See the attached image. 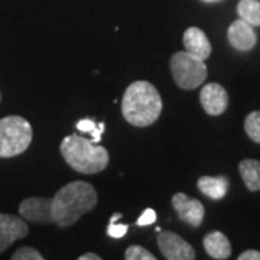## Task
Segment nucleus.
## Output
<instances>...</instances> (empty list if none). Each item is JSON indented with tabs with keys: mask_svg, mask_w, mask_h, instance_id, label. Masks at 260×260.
<instances>
[{
	"mask_svg": "<svg viewBox=\"0 0 260 260\" xmlns=\"http://www.w3.org/2000/svg\"><path fill=\"white\" fill-rule=\"evenodd\" d=\"M198 189L213 200H221L229 191V179L225 177H201L198 179Z\"/></svg>",
	"mask_w": 260,
	"mask_h": 260,
	"instance_id": "nucleus-14",
	"label": "nucleus"
},
{
	"mask_svg": "<svg viewBox=\"0 0 260 260\" xmlns=\"http://www.w3.org/2000/svg\"><path fill=\"white\" fill-rule=\"evenodd\" d=\"M59 150L70 167L77 172L87 175L104 171L110 159L107 149L78 135L67 136L61 142Z\"/></svg>",
	"mask_w": 260,
	"mask_h": 260,
	"instance_id": "nucleus-3",
	"label": "nucleus"
},
{
	"mask_svg": "<svg viewBox=\"0 0 260 260\" xmlns=\"http://www.w3.org/2000/svg\"><path fill=\"white\" fill-rule=\"evenodd\" d=\"M239 260H260V251L257 250H246L237 257Z\"/></svg>",
	"mask_w": 260,
	"mask_h": 260,
	"instance_id": "nucleus-23",
	"label": "nucleus"
},
{
	"mask_svg": "<svg viewBox=\"0 0 260 260\" xmlns=\"http://www.w3.org/2000/svg\"><path fill=\"white\" fill-rule=\"evenodd\" d=\"M205 251L217 260L229 259L232 254V244L221 232H211L204 237Z\"/></svg>",
	"mask_w": 260,
	"mask_h": 260,
	"instance_id": "nucleus-13",
	"label": "nucleus"
},
{
	"mask_svg": "<svg viewBox=\"0 0 260 260\" xmlns=\"http://www.w3.org/2000/svg\"><path fill=\"white\" fill-rule=\"evenodd\" d=\"M129 230V225L127 224H119L117 221L116 223H110L109 227H107V234L113 237V239H121L123 236H126V233Z\"/></svg>",
	"mask_w": 260,
	"mask_h": 260,
	"instance_id": "nucleus-20",
	"label": "nucleus"
},
{
	"mask_svg": "<svg viewBox=\"0 0 260 260\" xmlns=\"http://www.w3.org/2000/svg\"><path fill=\"white\" fill-rule=\"evenodd\" d=\"M104 132V123H99L97 127L91 132V136H93L94 143H99L102 140V133Z\"/></svg>",
	"mask_w": 260,
	"mask_h": 260,
	"instance_id": "nucleus-24",
	"label": "nucleus"
},
{
	"mask_svg": "<svg viewBox=\"0 0 260 260\" xmlns=\"http://www.w3.org/2000/svg\"><path fill=\"white\" fill-rule=\"evenodd\" d=\"M184 47L186 52H189L191 55L197 56L200 59L205 61L208 56L211 55V44L208 41V38L200 28H188L184 34Z\"/></svg>",
	"mask_w": 260,
	"mask_h": 260,
	"instance_id": "nucleus-12",
	"label": "nucleus"
},
{
	"mask_svg": "<svg viewBox=\"0 0 260 260\" xmlns=\"http://www.w3.org/2000/svg\"><path fill=\"white\" fill-rule=\"evenodd\" d=\"M158 247L168 260H194L195 250L181 236L172 232H159Z\"/></svg>",
	"mask_w": 260,
	"mask_h": 260,
	"instance_id": "nucleus-6",
	"label": "nucleus"
},
{
	"mask_svg": "<svg viewBox=\"0 0 260 260\" xmlns=\"http://www.w3.org/2000/svg\"><path fill=\"white\" fill-rule=\"evenodd\" d=\"M120 218H121V214L120 213L113 214L112 218H110V223H116V221H117V220H120Z\"/></svg>",
	"mask_w": 260,
	"mask_h": 260,
	"instance_id": "nucleus-26",
	"label": "nucleus"
},
{
	"mask_svg": "<svg viewBox=\"0 0 260 260\" xmlns=\"http://www.w3.org/2000/svg\"><path fill=\"white\" fill-rule=\"evenodd\" d=\"M172 207L177 211L178 217L191 227L197 229L203 224L205 210L204 205L198 200L189 198L184 192H177L172 197Z\"/></svg>",
	"mask_w": 260,
	"mask_h": 260,
	"instance_id": "nucleus-8",
	"label": "nucleus"
},
{
	"mask_svg": "<svg viewBox=\"0 0 260 260\" xmlns=\"http://www.w3.org/2000/svg\"><path fill=\"white\" fill-rule=\"evenodd\" d=\"M244 130L253 142L260 143V112H253L246 117Z\"/></svg>",
	"mask_w": 260,
	"mask_h": 260,
	"instance_id": "nucleus-17",
	"label": "nucleus"
},
{
	"mask_svg": "<svg viewBox=\"0 0 260 260\" xmlns=\"http://www.w3.org/2000/svg\"><path fill=\"white\" fill-rule=\"evenodd\" d=\"M200 102L210 116H220L229 106V94L220 84L210 83L203 87L200 93Z\"/></svg>",
	"mask_w": 260,
	"mask_h": 260,
	"instance_id": "nucleus-10",
	"label": "nucleus"
},
{
	"mask_svg": "<svg viewBox=\"0 0 260 260\" xmlns=\"http://www.w3.org/2000/svg\"><path fill=\"white\" fill-rule=\"evenodd\" d=\"M227 37H229V42L232 44V47L239 51H250L257 42V37L253 30V26L242 19L234 20L230 25Z\"/></svg>",
	"mask_w": 260,
	"mask_h": 260,
	"instance_id": "nucleus-11",
	"label": "nucleus"
},
{
	"mask_svg": "<svg viewBox=\"0 0 260 260\" xmlns=\"http://www.w3.org/2000/svg\"><path fill=\"white\" fill-rule=\"evenodd\" d=\"M29 227L22 217L0 213V253L8 250L16 240L25 239Z\"/></svg>",
	"mask_w": 260,
	"mask_h": 260,
	"instance_id": "nucleus-7",
	"label": "nucleus"
},
{
	"mask_svg": "<svg viewBox=\"0 0 260 260\" xmlns=\"http://www.w3.org/2000/svg\"><path fill=\"white\" fill-rule=\"evenodd\" d=\"M95 127H97V124L91 119H83L77 123V129L81 130V132H87V133H91Z\"/></svg>",
	"mask_w": 260,
	"mask_h": 260,
	"instance_id": "nucleus-22",
	"label": "nucleus"
},
{
	"mask_svg": "<svg viewBox=\"0 0 260 260\" xmlns=\"http://www.w3.org/2000/svg\"><path fill=\"white\" fill-rule=\"evenodd\" d=\"M32 126L22 116L0 119V158H13L23 153L32 142Z\"/></svg>",
	"mask_w": 260,
	"mask_h": 260,
	"instance_id": "nucleus-4",
	"label": "nucleus"
},
{
	"mask_svg": "<svg viewBox=\"0 0 260 260\" xmlns=\"http://www.w3.org/2000/svg\"><path fill=\"white\" fill-rule=\"evenodd\" d=\"M162 99L156 87L148 81H135L121 99V113L126 121L136 127H146L158 120Z\"/></svg>",
	"mask_w": 260,
	"mask_h": 260,
	"instance_id": "nucleus-2",
	"label": "nucleus"
},
{
	"mask_svg": "<svg viewBox=\"0 0 260 260\" xmlns=\"http://www.w3.org/2000/svg\"><path fill=\"white\" fill-rule=\"evenodd\" d=\"M80 260H100L102 257L99 256V254H95V253H85L83 256H80L78 257Z\"/></svg>",
	"mask_w": 260,
	"mask_h": 260,
	"instance_id": "nucleus-25",
	"label": "nucleus"
},
{
	"mask_svg": "<svg viewBox=\"0 0 260 260\" xmlns=\"http://www.w3.org/2000/svg\"><path fill=\"white\" fill-rule=\"evenodd\" d=\"M12 260H44V256L34 247H20L12 254Z\"/></svg>",
	"mask_w": 260,
	"mask_h": 260,
	"instance_id": "nucleus-19",
	"label": "nucleus"
},
{
	"mask_svg": "<svg viewBox=\"0 0 260 260\" xmlns=\"http://www.w3.org/2000/svg\"><path fill=\"white\" fill-rule=\"evenodd\" d=\"M155 221H156V213H155V210H153V208H146L139 217V220L136 221V225H139V227H146V225L153 224Z\"/></svg>",
	"mask_w": 260,
	"mask_h": 260,
	"instance_id": "nucleus-21",
	"label": "nucleus"
},
{
	"mask_svg": "<svg viewBox=\"0 0 260 260\" xmlns=\"http://www.w3.org/2000/svg\"><path fill=\"white\" fill-rule=\"evenodd\" d=\"M97 205L95 188L84 181H74L64 185L51 198L52 223L58 227H70L84 214L90 213Z\"/></svg>",
	"mask_w": 260,
	"mask_h": 260,
	"instance_id": "nucleus-1",
	"label": "nucleus"
},
{
	"mask_svg": "<svg viewBox=\"0 0 260 260\" xmlns=\"http://www.w3.org/2000/svg\"><path fill=\"white\" fill-rule=\"evenodd\" d=\"M171 71L178 87L184 90H194L207 78V65L204 61L186 51H179L172 55Z\"/></svg>",
	"mask_w": 260,
	"mask_h": 260,
	"instance_id": "nucleus-5",
	"label": "nucleus"
},
{
	"mask_svg": "<svg viewBox=\"0 0 260 260\" xmlns=\"http://www.w3.org/2000/svg\"><path fill=\"white\" fill-rule=\"evenodd\" d=\"M237 13L242 20L251 26H260V2L259 0H240L237 5Z\"/></svg>",
	"mask_w": 260,
	"mask_h": 260,
	"instance_id": "nucleus-16",
	"label": "nucleus"
},
{
	"mask_svg": "<svg viewBox=\"0 0 260 260\" xmlns=\"http://www.w3.org/2000/svg\"><path fill=\"white\" fill-rule=\"evenodd\" d=\"M239 171L250 191H260V160L244 159L239 165Z\"/></svg>",
	"mask_w": 260,
	"mask_h": 260,
	"instance_id": "nucleus-15",
	"label": "nucleus"
},
{
	"mask_svg": "<svg viewBox=\"0 0 260 260\" xmlns=\"http://www.w3.org/2000/svg\"><path fill=\"white\" fill-rule=\"evenodd\" d=\"M0 102H2V94H0Z\"/></svg>",
	"mask_w": 260,
	"mask_h": 260,
	"instance_id": "nucleus-28",
	"label": "nucleus"
},
{
	"mask_svg": "<svg viewBox=\"0 0 260 260\" xmlns=\"http://www.w3.org/2000/svg\"><path fill=\"white\" fill-rule=\"evenodd\" d=\"M203 2H217V0H203Z\"/></svg>",
	"mask_w": 260,
	"mask_h": 260,
	"instance_id": "nucleus-27",
	"label": "nucleus"
},
{
	"mask_svg": "<svg viewBox=\"0 0 260 260\" xmlns=\"http://www.w3.org/2000/svg\"><path fill=\"white\" fill-rule=\"evenodd\" d=\"M19 214L23 220L32 223H52L51 198L30 197L23 200L19 205Z\"/></svg>",
	"mask_w": 260,
	"mask_h": 260,
	"instance_id": "nucleus-9",
	"label": "nucleus"
},
{
	"mask_svg": "<svg viewBox=\"0 0 260 260\" xmlns=\"http://www.w3.org/2000/svg\"><path fill=\"white\" fill-rule=\"evenodd\" d=\"M126 260H155L156 257L142 246H130L124 251Z\"/></svg>",
	"mask_w": 260,
	"mask_h": 260,
	"instance_id": "nucleus-18",
	"label": "nucleus"
}]
</instances>
